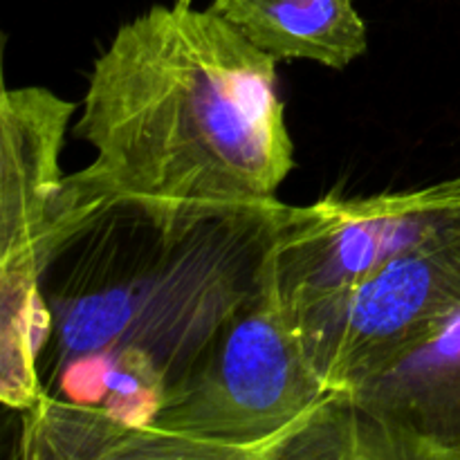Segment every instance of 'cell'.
Here are the masks:
<instances>
[{
  "label": "cell",
  "instance_id": "6da1fadb",
  "mask_svg": "<svg viewBox=\"0 0 460 460\" xmlns=\"http://www.w3.org/2000/svg\"><path fill=\"white\" fill-rule=\"evenodd\" d=\"M277 63L191 0L133 18L94 61L75 135L97 157L63 191L175 211L279 202L295 146Z\"/></svg>",
  "mask_w": 460,
  "mask_h": 460
},
{
  "label": "cell",
  "instance_id": "5b68a950",
  "mask_svg": "<svg viewBox=\"0 0 460 460\" xmlns=\"http://www.w3.org/2000/svg\"><path fill=\"white\" fill-rule=\"evenodd\" d=\"M305 458L460 460V305L332 394Z\"/></svg>",
  "mask_w": 460,
  "mask_h": 460
},
{
  "label": "cell",
  "instance_id": "277c9868",
  "mask_svg": "<svg viewBox=\"0 0 460 460\" xmlns=\"http://www.w3.org/2000/svg\"><path fill=\"white\" fill-rule=\"evenodd\" d=\"M75 106L45 88L0 97V400L31 411L43 400L39 359L48 308L39 292L40 250L61 191L63 137Z\"/></svg>",
  "mask_w": 460,
  "mask_h": 460
},
{
  "label": "cell",
  "instance_id": "ba28073f",
  "mask_svg": "<svg viewBox=\"0 0 460 460\" xmlns=\"http://www.w3.org/2000/svg\"><path fill=\"white\" fill-rule=\"evenodd\" d=\"M211 9L274 61L308 58L341 70L367 52L353 0H214Z\"/></svg>",
  "mask_w": 460,
  "mask_h": 460
},
{
  "label": "cell",
  "instance_id": "8992f818",
  "mask_svg": "<svg viewBox=\"0 0 460 460\" xmlns=\"http://www.w3.org/2000/svg\"><path fill=\"white\" fill-rule=\"evenodd\" d=\"M460 220V175L409 191L286 207L272 274L288 313L337 295Z\"/></svg>",
  "mask_w": 460,
  "mask_h": 460
},
{
  "label": "cell",
  "instance_id": "7a4b0ae2",
  "mask_svg": "<svg viewBox=\"0 0 460 460\" xmlns=\"http://www.w3.org/2000/svg\"><path fill=\"white\" fill-rule=\"evenodd\" d=\"M283 202L175 211L58 191L40 250V382L81 355H128L166 394L272 272Z\"/></svg>",
  "mask_w": 460,
  "mask_h": 460
},
{
  "label": "cell",
  "instance_id": "52a82bcc",
  "mask_svg": "<svg viewBox=\"0 0 460 460\" xmlns=\"http://www.w3.org/2000/svg\"><path fill=\"white\" fill-rule=\"evenodd\" d=\"M460 305V220L337 295L288 313L323 385L337 394Z\"/></svg>",
  "mask_w": 460,
  "mask_h": 460
},
{
  "label": "cell",
  "instance_id": "3957f363",
  "mask_svg": "<svg viewBox=\"0 0 460 460\" xmlns=\"http://www.w3.org/2000/svg\"><path fill=\"white\" fill-rule=\"evenodd\" d=\"M331 398L270 272L121 458H304Z\"/></svg>",
  "mask_w": 460,
  "mask_h": 460
},
{
  "label": "cell",
  "instance_id": "9c48e42d",
  "mask_svg": "<svg viewBox=\"0 0 460 460\" xmlns=\"http://www.w3.org/2000/svg\"><path fill=\"white\" fill-rule=\"evenodd\" d=\"M191 3H193V0H191Z\"/></svg>",
  "mask_w": 460,
  "mask_h": 460
}]
</instances>
